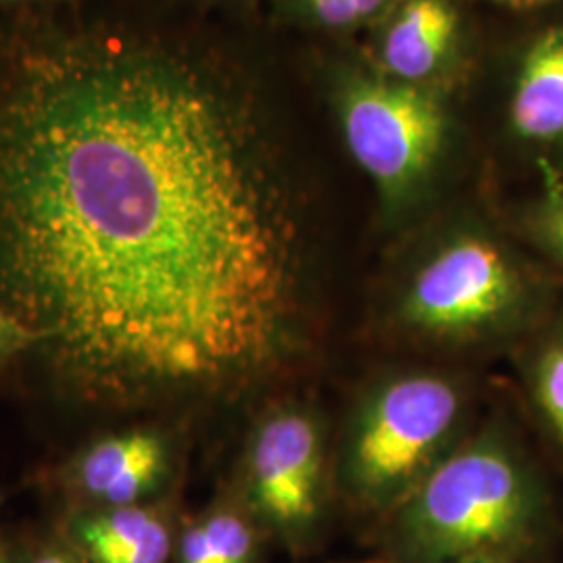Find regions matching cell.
Instances as JSON below:
<instances>
[{
	"instance_id": "1",
	"label": "cell",
	"mask_w": 563,
	"mask_h": 563,
	"mask_svg": "<svg viewBox=\"0 0 563 563\" xmlns=\"http://www.w3.org/2000/svg\"><path fill=\"white\" fill-rule=\"evenodd\" d=\"M309 223L267 113L197 46L80 30L0 81V309L111 405L222 397L307 344Z\"/></svg>"
},
{
	"instance_id": "2",
	"label": "cell",
	"mask_w": 563,
	"mask_h": 563,
	"mask_svg": "<svg viewBox=\"0 0 563 563\" xmlns=\"http://www.w3.org/2000/svg\"><path fill=\"white\" fill-rule=\"evenodd\" d=\"M558 282L490 223L455 222L397 269L386 320L432 349L516 346L560 305Z\"/></svg>"
},
{
	"instance_id": "3",
	"label": "cell",
	"mask_w": 563,
	"mask_h": 563,
	"mask_svg": "<svg viewBox=\"0 0 563 563\" xmlns=\"http://www.w3.org/2000/svg\"><path fill=\"white\" fill-rule=\"evenodd\" d=\"M399 563L514 562L553 520V495L518 430L504 418L472 430L393 511Z\"/></svg>"
},
{
	"instance_id": "4",
	"label": "cell",
	"mask_w": 563,
	"mask_h": 563,
	"mask_svg": "<svg viewBox=\"0 0 563 563\" xmlns=\"http://www.w3.org/2000/svg\"><path fill=\"white\" fill-rule=\"evenodd\" d=\"M470 386L437 367H402L369 384L334 451V481L362 509L393 511L470 434Z\"/></svg>"
},
{
	"instance_id": "5",
	"label": "cell",
	"mask_w": 563,
	"mask_h": 563,
	"mask_svg": "<svg viewBox=\"0 0 563 563\" xmlns=\"http://www.w3.org/2000/svg\"><path fill=\"white\" fill-rule=\"evenodd\" d=\"M334 101L344 144L374 184L384 218L407 220L443 174L451 144L443 99L369 67L346 71Z\"/></svg>"
},
{
	"instance_id": "6",
	"label": "cell",
	"mask_w": 563,
	"mask_h": 563,
	"mask_svg": "<svg viewBox=\"0 0 563 563\" xmlns=\"http://www.w3.org/2000/svg\"><path fill=\"white\" fill-rule=\"evenodd\" d=\"M334 455L322 416L305 402L267 411L246 446L244 490L251 511L288 541H302L322 516Z\"/></svg>"
},
{
	"instance_id": "7",
	"label": "cell",
	"mask_w": 563,
	"mask_h": 563,
	"mask_svg": "<svg viewBox=\"0 0 563 563\" xmlns=\"http://www.w3.org/2000/svg\"><path fill=\"white\" fill-rule=\"evenodd\" d=\"M505 128L514 144L539 163L563 162V18L523 41L507 86Z\"/></svg>"
},
{
	"instance_id": "8",
	"label": "cell",
	"mask_w": 563,
	"mask_h": 563,
	"mask_svg": "<svg viewBox=\"0 0 563 563\" xmlns=\"http://www.w3.org/2000/svg\"><path fill=\"white\" fill-rule=\"evenodd\" d=\"M462 11L455 0H399L383 18L374 69L437 90L460 63Z\"/></svg>"
},
{
	"instance_id": "9",
	"label": "cell",
	"mask_w": 563,
	"mask_h": 563,
	"mask_svg": "<svg viewBox=\"0 0 563 563\" xmlns=\"http://www.w3.org/2000/svg\"><path fill=\"white\" fill-rule=\"evenodd\" d=\"M167 470V446L148 430L95 444L81 460V490L101 507L136 505L155 490Z\"/></svg>"
},
{
	"instance_id": "10",
	"label": "cell",
	"mask_w": 563,
	"mask_h": 563,
	"mask_svg": "<svg viewBox=\"0 0 563 563\" xmlns=\"http://www.w3.org/2000/svg\"><path fill=\"white\" fill-rule=\"evenodd\" d=\"M71 547L88 563H167L174 534L165 516L141 507H101L69 526Z\"/></svg>"
},
{
	"instance_id": "11",
	"label": "cell",
	"mask_w": 563,
	"mask_h": 563,
	"mask_svg": "<svg viewBox=\"0 0 563 563\" xmlns=\"http://www.w3.org/2000/svg\"><path fill=\"white\" fill-rule=\"evenodd\" d=\"M528 405L563 463V305L514 346Z\"/></svg>"
},
{
	"instance_id": "12",
	"label": "cell",
	"mask_w": 563,
	"mask_h": 563,
	"mask_svg": "<svg viewBox=\"0 0 563 563\" xmlns=\"http://www.w3.org/2000/svg\"><path fill=\"white\" fill-rule=\"evenodd\" d=\"M541 190L523 207L518 230L528 249L563 280V174L551 163H539Z\"/></svg>"
},
{
	"instance_id": "13",
	"label": "cell",
	"mask_w": 563,
	"mask_h": 563,
	"mask_svg": "<svg viewBox=\"0 0 563 563\" xmlns=\"http://www.w3.org/2000/svg\"><path fill=\"white\" fill-rule=\"evenodd\" d=\"M213 563H253L257 558V532L246 514L236 507H216L199 518Z\"/></svg>"
},
{
	"instance_id": "14",
	"label": "cell",
	"mask_w": 563,
	"mask_h": 563,
	"mask_svg": "<svg viewBox=\"0 0 563 563\" xmlns=\"http://www.w3.org/2000/svg\"><path fill=\"white\" fill-rule=\"evenodd\" d=\"M399 0H302L305 13L328 30H351L384 18Z\"/></svg>"
},
{
	"instance_id": "15",
	"label": "cell",
	"mask_w": 563,
	"mask_h": 563,
	"mask_svg": "<svg viewBox=\"0 0 563 563\" xmlns=\"http://www.w3.org/2000/svg\"><path fill=\"white\" fill-rule=\"evenodd\" d=\"M32 346L34 342L30 332L18 320H13L4 309H0V363Z\"/></svg>"
},
{
	"instance_id": "16",
	"label": "cell",
	"mask_w": 563,
	"mask_h": 563,
	"mask_svg": "<svg viewBox=\"0 0 563 563\" xmlns=\"http://www.w3.org/2000/svg\"><path fill=\"white\" fill-rule=\"evenodd\" d=\"M27 563H88L80 553L69 544V547H59V544H48L34 553Z\"/></svg>"
},
{
	"instance_id": "17",
	"label": "cell",
	"mask_w": 563,
	"mask_h": 563,
	"mask_svg": "<svg viewBox=\"0 0 563 563\" xmlns=\"http://www.w3.org/2000/svg\"><path fill=\"white\" fill-rule=\"evenodd\" d=\"M490 4H497L507 11H516V13H532V11H541L551 4H558L562 0H486Z\"/></svg>"
},
{
	"instance_id": "18",
	"label": "cell",
	"mask_w": 563,
	"mask_h": 563,
	"mask_svg": "<svg viewBox=\"0 0 563 563\" xmlns=\"http://www.w3.org/2000/svg\"><path fill=\"white\" fill-rule=\"evenodd\" d=\"M462 563H514L507 562V560H497V558H476V560H467Z\"/></svg>"
},
{
	"instance_id": "19",
	"label": "cell",
	"mask_w": 563,
	"mask_h": 563,
	"mask_svg": "<svg viewBox=\"0 0 563 563\" xmlns=\"http://www.w3.org/2000/svg\"><path fill=\"white\" fill-rule=\"evenodd\" d=\"M0 563H15V560L11 558V553L4 547H0Z\"/></svg>"
},
{
	"instance_id": "20",
	"label": "cell",
	"mask_w": 563,
	"mask_h": 563,
	"mask_svg": "<svg viewBox=\"0 0 563 563\" xmlns=\"http://www.w3.org/2000/svg\"><path fill=\"white\" fill-rule=\"evenodd\" d=\"M351 563H383V562H378V560H367V562H351Z\"/></svg>"
}]
</instances>
